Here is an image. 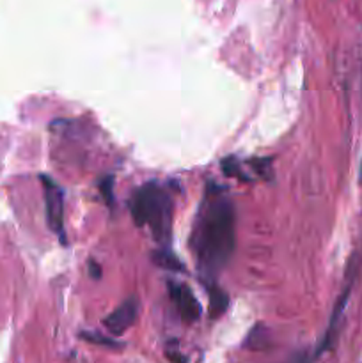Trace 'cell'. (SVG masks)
Segmentation results:
<instances>
[{"mask_svg": "<svg viewBox=\"0 0 362 363\" xmlns=\"http://www.w3.org/2000/svg\"><path fill=\"white\" fill-rule=\"evenodd\" d=\"M190 248L201 279L215 284V279L231 261L236 248V211L226 190L208 183L192 227Z\"/></svg>", "mask_w": 362, "mask_h": 363, "instance_id": "obj_1", "label": "cell"}, {"mask_svg": "<svg viewBox=\"0 0 362 363\" xmlns=\"http://www.w3.org/2000/svg\"><path fill=\"white\" fill-rule=\"evenodd\" d=\"M130 213L135 225H148L158 243L169 241L170 223H172V197L165 188L155 181L142 184L131 195Z\"/></svg>", "mask_w": 362, "mask_h": 363, "instance_id": "obj_2", "label": "cell"}, {"mask_svg": "<svg viewBox=\"0 0 362 363\" xmlns=\"http://www.w3.org/2000/svg\"><path fill=\"white\" fill-rule=\"evenodd\" d=\"M41 181L43 191H45L46 220H48V225L59 236L60 243L66 245V230H64V191L50 177L41 176Z\"/></svg>", "mask_w": 362, "mask_h": 363, "instance_id": "obj_3", "label": "cell"}, {"mask_svg": "<svg viewBox=\"0 0 362 363\" xmlns=\"http://www.w3.org/2000/svg\"><path fill=\"white\" fill-rule=\"evenodd\" d=\"M137 315H138V300L135 296H131L128 298V300H124L123 303L112 312V314L106 315L103 325H105L106 332L119 337L133 326V323L137 321Z\"/></svg>", "mask_w": 362, "mask_h": 363, "instance_id": "obj_4", "label": "cell"}, {"mask_svg": "<svg viewBox=\"0 0 362 363\" xmlns=\"http://www.w3.org/2000/svg\"><path fill=\"white\" fill-rule=\"evenodd\" d=\"M169 294L172 303L176 305L177 312L181 318L187 323H195L201 318V305L195 300L194 293L188 289L187 286H180V284H172L169 287Z\"/></svg>", "mask_w": 362, "mask_h": 363, "instance_id": "obj_5", "label": "cell"}, {"mask_svg": "<svg viewBox=\"0 0 362 363\" xmlns=\"http://www.w3.org/2000/svg\"><path fill=\"white\" fill-rule=\"evenodd\" d=\"M208 296H209V318L219 319L220 315L227 311L229 298H227V294L224 293L216 284H209Z\"/></svg>", "mask_w": 362, "mask_h": 363, "instance_id": "obj_6", "label": "cell"}, {"mask_svg": "<svg viewBox=\"0 0 362 363\" xmlns=\"http://www.w3.org/2000/svg\"><path fill=\"white\" fill-rule=\"evenodd\" d=\"M153 261L165 269H174V272H180V269H183V264H181V262L167 250L155 252V254H153Z\"/></svg>", "mask_w": 362, "mask_h": 363, "instance_id": "obj_7", "label": "cell"}, {"mask_svg": "<svg viewBox=\"0 0 362 363\" xmlns=\"http://www.w3.org/2000/svg\"><path fill=\"white\" fill-rule=\"evenodd\" d=\"M80 337L84 340H87V342H92V344H99V346H106V347H117V350H121V344L116 342V340L112 339H106V337L99 335V333H80Z\"/></svg>", "mask_w": 362, "mask_h": 363, "instance_id": "obj_8", "label": "cell"}, {"mask_svg": "<svg viewBox=\"0 0 362 363\" xmlns=\"http://www.w3.org/2000/svg\"><path fill=\"white\" fill-rule=\"evenodd\" d=\"M99 191H102L103 199L106 201V204H112L114 202V177L112 176H106L105 179L99 183Z\"/></svg>", "mask_w": 362, "mask_h": 363, "instance_id": "obj_9", "label": "cell"}, {"mask_svg": "<svg viewBox=\"0 0 362 363\" xmlns=\"http://www.w3.org/2000/svg\"><path fill=\"white\" fill-rule=\"evenodd\" d=\"M165 354H167V358H169V360L172 363H187V357H183V354H181V351L177 350L176 340H172V342L167 346Z\"/></svg>", "mask_w": 362, "mask_h": 363, "instance_id": "obj_10", "label": "cell"}, {"mask_svg": "<svg viewBox=\"0 0 362 363\" xmlns=\"http://www.w3.org/2000/svg\"><path fill=\"white\" fill-rule=\"evenodd\" d=\"M89 273H91L92 279H102V268H99L98 262L89 261Z\"/></svg>", "mask_w": 362, "mask_h": 363, "instance_id": "obj_11", "label": "cell"}, {"mask_svg": "<svg viewBox=\"0 0 362 363\" xmlns=\"http://www.w3.org/2000/svg\"><path fill=\"white\" fill-rule=\"evenodd\" d=\"M287 363H309V358L307 357H297V358H293V360H290Z\"/></svg>", "mask_w": 362, "mask_h": 363, "instance_id": "obj_12", "label": "cell"}]
</instances>
